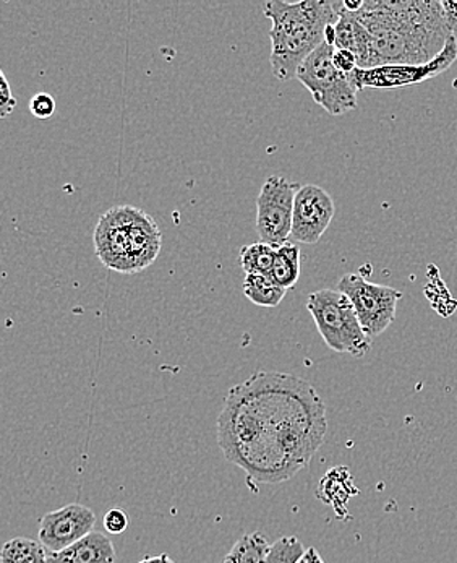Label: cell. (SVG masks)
Returning <instances> with one entry per match:
<instances>
[{"label": "cell", "instance_id": "obj_1", "mask_svg": "<svg viewBox=\"0 0 457 563\" xmlns=\"http://www.w3.org/2000/svg\"><path fill=\"white\" fill-rule=\"evenodd\" d=\"M327 429L312 384L281 372H257L235 385L218 418V442L252 481L278 484L309 466Z\"/></svg>", "mask_w": 457, "mask_h": 563}, {"label": "cell", "instance_id": "obj_2", "mask_svg": "<svg viewBox=\"0 0 457 563\" xmlns=\"http://www.w3.org/2000/svg\"><path fill=\"white\" fill-rule=\"evenodd\" d=\"M350 15L370 33L371 68L424 66L453 36L436 0H367Z\"/></svg>", "mask_w": 457, "mask_h": 563}, {"label": "cell", "instance_id": "obj_3", "mask_svg": "<svg viewBox=\"0 0 457 563\" xmlns=\"http://www.w3.org/2000/svg\"><path fill=\"white\" fill-rule=\"evenodd\" d=\"M263 12L271 20V71L281 81L297 77L306 57L325 43L327 26L339 20L330 0H272L263 5Z\"/></svg>", "mask_w": 457, "mask_h": 563}, {"label": "cell", "instance_id": "obj_4", "mask_svg": "<svg viewBox=\"0 0 457 563\" xmlns=\"http://www.w3.org/2000/svg\"><path fill=\"white\" fill-rule=\"evenodd\" d=\"M306 310L331 350L364 357L370 351L371 338L361 329L353 302L339 289H320L306 300Z\"/></svg>", "mask_w": 457, "mask_h": 563}, {"label": "cell", "instance_id": "obj_5", "mask_svg": "<svg viewBox=\"0 0 457 563\" xmlns=\"http://www.w3.org/2000/svg\"><path fill=\"white\" fill-rule=\"evenodd\" d=\"M333 54L334 46L323 43L306 57L296 78L327 114L339 118L357 108V88L349 75H344L334 66Z\"/></svg>", "mask_w": 457, "mask_h": 563}, {"label": "cell", "instance_id": "obj_6", "mask_svg": "<svg viewBox=\"0 0 457 563\" xmlns=\"http://www.w3.org/2000/svg\"><path fill=\"white\" fill-rule=\"evenodd\" d=\"M337 289L350 299L361 329L371 340L387 332L394 322L398 302L402 299V292L398 289L375 285L354 273L344 275L337 283Z\"/></svg>", "mask_w": 457, "mask_h": 563}, {"label": "cell", "instance_id": "obj_7", "mask_svg": "<svg viewBox=\"0 0 457 563\" xmlns=\"http://www.w3.org/2000/svg\"><path fill=\"white\" fill-rule=\"evenodd\" d=\"M300 187L281 176L268 177L263 184L257 199V232L265 244L275 249L288 244Z\"/></svg>", "mask_w": 457, "mask_h": 563}, {"label": "cell", "instance_id": "obj_8", "mask_svg": "<svg viewBox=\"0 0 457 563\" xmlns=\"http://www.w3.org/2000/svg\"><path fill=\"white\" fill-rule=\"evenodd\" d=\"M457 59V40L455 34L449 37L446 43L445 49L442 51L438 57L432 63L424 64V66H383L370 68V70H361L356 68L349 75L350 81L357 91L364 88H399L405 85L421 84V81L428 80V78L436 77L443 74L453 66Z\"/></svg>", "mask_w": 457, "mask_h": 563}, {"label": "cell", "instance_id": "obj_9", "mask_svg": "<svg viewBox=\"0 0 457 563\" xmlns=\"http://www.w3.org/2000/svg\"><path fill=\"white\" fill-rule=\"evenodd\" d=\"M131 207H114L99 218L94 230V247L102 265L118 273L133 275L131 242H129Z\"/></svg>", "mask_w": 457, "mask_h": 563}, {"label": "cell", "instance_id": "obj_10", "mask_svg": "<svg viewBox=\"0 0 457 563\" xmlns=\"http://www.w3.org/2000/svg\"><path fill=\"white\" fill-rule=\"evenodd\" d=\"M97 515L91 508L70 504L44 515L40 520V542L49 554L66 551L75 542L93 532Z\"/></svg>", "mask_w": 457, "mask_h": 563}, {"label": "cell", "instance_id": "obj_11", "mask_svg": "<svg viewBox=\"0 0 457 563\" xmlns=\"http://www.w3.org/2000/svg\"><path fill=\"white\" fill-rule=\"evenodd\" d=\"M336 207L330 194L315 184L300 187L294 201L291 238L300 244H316L330 228Z\"/></svg>", "mask_w": 457, "mask_h": 563}, {"label": "cell", "instance_id": "obj_12", "mask_svg": "<svg viewBox=\"0 0 457 563\" xmlns=\"http://www.w3.org/2000/svg\"><path fill=\"white\" fill-rule=\"evenodd\" d=\"M129 242L133 273L148 268L161 252L163 234L158 224L149 214L136 207H131Z\"/></svg>", "mask_w": 457, "mask_h": 563}, {"label": "cell", "instance_id": "obj_13", "mask_svg": "<svg viewBox=\"0 0 457 563\" xmlns=\"http://www.w3.org/2000/svg\"><path fill=\"white\" fill-rule=\"evenodd\" d=\"M115 549L104 532L93 531L63 552L47 554V563H114Z\"/></svg>", "mask_w": 457, "mask_h": 563}, {"label": "cell", "instance_id": "obj_14", "mask_svg": "<svg viewBox=\"0 0 457 563\" xmlns=\"http://www.w3.org/2000/svg\"><path fill=\"white\" fill-rule=\"evenodd\" d=\"M269 278L286 291L294 288L300 278V249L297 244L288 242L276 249L275 265Z\"/></svg>", "mask_w": 457, "mask_h": 563}, {"label": "cell", "instance_id": "obj_15", "mask_svg": "<svg viewBox=\"0 0 457 563\" xmlns=\"http://www.w3.org/2000/svg\"><path fill=\"white\" fill-rule=\"evenodd\" d=\"M269 549L271 544L261 532H250L235 542L223 563H265Z\"/></svg>", "mask_w": 457, "mask_h": 563}, {"label": "cell", "instance_id": "obj_16", "mask_svg": "<svg viewBox=\"0 0 457 563\" xmlns=\"http://www.w3.org/2000/svg\"><path fill=\"white\" fill-rule=\"evenodd\" d=\"M244 295L260 307H276L285 299L286 289L276 285L269 276L245 275Z\"/></svg>", "mask_w": 457, "mask_h": 563}, {"label": "cell", "instance_id": "obj_17", "mask_svg": "<svg viewBox=\"0 0 457 563\" xmlns=\"http://www.w3.org/2000/svg\"><path fill=\"white\" fill-rule=\"evenodd\" d=\"M275 257L276 249L272 245L255 242V244L244 245L241 249L238 261H241L245 275L271 276Z\"/></svg>", "mask_w": 457, "mask_h": 563}, {"label": "cell", "instance_id": "obj_18", "mask_svg": "<svg viewBox=\"0 0 457 563\" xmlns=\"http://www.w3.org/2000/svg\"><path fill=\"white\" fill-rule=\"evenodd\" d=\"M0 562L47 563L46 548L33 539L13 538L3 544Z\"/></svg>", "mask_w": 457, "mask_h": 563}, {"label": "cell", "instance_id": "obj_19", "mask_svg": "<svg viewBox=\"0 0 457 563\" xmlns=\"http://www.w3.org/2000/svg\"><path fill=\"white\" fill-rule=\"evenodd\" d=\"M305 552L306 549L296 536H285L271 544L265 563H299Z\"/></svg>", "mask_w": 457, "mask_h": 563}, {"label": "cell", "instance_id": "obj_20", "mask_svg": "<svg viewBox=\"0 0 457 563\" xmlns=\"http://www.w3.org/2000/svg\"><path fill=\"white\" fill-rule=\"evenodd\" d=\"M30 111L37 119L53 118L54 112H56V100L49 93L34 95L32 101H30Z\"/></svg>", "mask_w": 457, "mask_h": 563}, {"label": "cell", "instance_id": "obj_21", "mask_svg": "<svg viewBox=\"0 0 457 563\" xmlns=\"http://www.w3.org/2000/svg\"><path fill=\"white\" fill-rule=\"evenodd\" d=\"M105 531L111 534H122L129 528V517L121 508H112L104 517Z\"/></svg>", "mask_w": 457, "mask_h": 563}, {"label": "cell", "instance_id": "obj_22", "mask_svg": "<svg viewBox=\"0 0 457 563\" xmlns=\"http://www.w3.org/2000/svg\"><path fill=\"white\" fill-rule=\"evenodd\" d=\"M16 108V100L10 91L5 74H0V118L5 119Z\"/></svg>", "mask_w": 457, "mask_h": 563}, {"label": "cell", "instance_id": "obj_23", "mask_svg": "<svg viewBox=\"0 0 457 563\" xmlns=\"http://www.w3.org/2000/svg\"><path fill=\"white\" fill-rule=\"evenodd\" d=\"M333 63L337 70L350 75L357 67V57L350 51L334 49Z\"/></svg>", "mask_w": 457, "mask_h": 563}, {"label": "cell", "instance_id": "obj_24", "mask_svg": "<svg viewBox=\"0 0 457 563\" xmlns=\"http://www.w3.org/2000/svg\"><path fill=\"white\" fill-rule=\"evenodd\" d=\"M443 13H445L446 25H448L449 32L452 34L457 33V2H452V0H445L442 2Z\"/></svg>", "mask_w": 457, "mask_h": 563}, {"label": "cell", "instance_id": "obj_25", "mask_svg": "<svg viewBox=\"0 0 457 563\" xmlns=\"http://www.w3.org/2000/svg\"><path fill=\"white\" fill-rule=\"evenodd\" d=\"M299 563H325V561H323L322 555H320L315 549L310 548L306 549L305 554H303V558L300 559Z\"/></svg>", "mask_w": 457, "mask_h": 563}, {"label": "cell", "instance_id": "obj_26", "mask_svg": "<svg viewBox=\"0 0 457 563\" xmlns=\"http://www.w3.org/2000/svg\"><path fill=\"white\" fill-rule=\"evenodd\" d=\"M138 563H174L172 559L167 554L155 555V558L142 559Z\"/></svg>", "mask_w": 457, "mask_h": 563}]
</instances>
